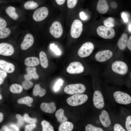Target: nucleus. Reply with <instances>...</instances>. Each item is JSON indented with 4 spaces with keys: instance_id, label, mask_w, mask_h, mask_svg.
I'll list each match as a JSON object with an SVG mask.
<instances>
[{
    "instance_id": "obj_12",
    "label": "nucleus",
    "mask_w": 131,
    "mask_h": 131,
    "mask_svg": "<svg viewBox=\"0 0 131 131\" xmlns=\"http://www.w3.org/2000/svg\"><path fill=\"white\" fill-rule=\"evenodd\" d=\"M93 102L95 106L98 109L103 108L104 106V102L103 96L99 90H96L94 93Z\"/></svg>"
},
{
    "instance_id": "obj_49",
    "label": "nucleus",
    "mask_w": 131,
    "mask_h": 131,
    "mask_svg": "<svg viewBox=\"0 0 131 131\" xmlns=\"http://www.w3.org/2000/svg\"><path fill=\"white\" fill-rule=\"evenodd\" d=\"M24 77L25 80H30L32 78V76L28 74H25L24 75Z\"/></svg>"
},
{
    "instance_id": "obj_18",
    "label": "nucleus",
    "mask_w": 131,
    "mask_h": 131,
    "mask_svg": "<svg viewBox=\"0 0 131 131\" xmlns=\"http://www.w3.org/2000/svg\"><path fill=\"white\" fill-rule=\"evenodd\" d=\"M109 6L106 0H99L97 4V9L98 12L102 14L106 13L108 11Z\"/></svg>"
},
{
    "instance_id": "obj_32",
    "label": "nucleus",
    "mask_w": 131,
    "mask_h": 131,
    "mask_svg": "<svg viewBox=\"0 0 131 131\" xmlns=\"http://www.w3.org/2000/svg\"><path fill=\"white\" fill-rule=\"evenodd\" d=\"M115 19L114 18L110 17L104 21V24L105 26L112 27L115 26Z\"/></svg>"
},
{
    "instance_id": "obj_35",
    "label": "nucleus",
    "mask_w": 131,
    "mask_h": 131,
    "mask_svg": "<svg viewBox=\"0 0 131 131\" xmlns=\"http://www.w3.org/2000/svg\"><path fill=\"white\" fill-rule=\"evenodd\" d=\"M23 117L25 121L27 123L33 124L37 122L36 119L31 118L27 114H25Z\"/></svg>"
},
{
    "instance_id": "obj_11",
    "label": "nucleus",
    "mask_w": 131,
    "mask_h": 131,
    "mask_svg": "<svg viewBox=\"0 0 131 131\" xmlns=\"http://www.w3.org/2000/svg\"><path fill=\"white\" fill-rule=\"evenodd\" d=\"M113 53L109 50L100 51L97 52L95 56L96 60L98 62H103L109 60L112 57Z\"/></svg>"
},
{
    "instance_id": "obj_13",
    "label": "nucleus",
    "mask_w": 131,
    "mask_h": 131,
    "mask_svg": "<svg viewBox=\"0 0 131 131\" xmlns=\"http://www.w3.org/2000/svg\"><path fill=\"white\" fill-rule=\"evenodd\" d=\"M14 49L11 44L6 43H0V55L5 56H9L13 54Z\"/></svg>"
},
{
    "instance_id": "obj_26",
    "label": "nucleus",
    "mask_w": 131,
    "mask_h": 131,
    "mask_svg": "<svg viewBox=\"0 0 131 131\" xmlns=\"http://www.w3.org/2000/svg\"><path fill=\"white\" fill-rule=\"evenodd\" d=\"M36 70V68L34 66H28L26 68L27 74L30 75L32 78L35 80L38 79L39 77Z\"/></svg>"
},
{
    "instance_id": "obj_38",
    "label": "nucleus",
    "mask_w": 131,
    "mask_h": 131,
    "mask_svg": "<svg viewBox=\"0 0 131 131\" xmlns=\"http://www.w3.org/2000/svg\"><path fill=\"white\" fill-rule=\"evenodd\" d=\"M50 48L53 51L55 54L58 55H60L61 54V52L58 48L57 46L54 43L50 44Z\"/></svg>"
},
{
    "instance_id": "obj_23",
    "label": "nucleus",
    "mask_w": 131,
    "mask_h": 131,
    "mask_svg": "<svg viewBox=\"0 0 131 131\" xmlns=\"http://www.w3.org/2000/svg\"><path fill=\"white\" fill-rule=\"evenodd\" d=\"M55 116L57 121L60 123H62L67 120V118L64 115V111L63 109L58 110L55 113Z\"/></svg>"
},
{
    "instance_id": "obj_43",
    "label": "nucleus",
    "mask_w": 131,
    "mask_h": 131,
    "mask_svg": "<svg viewBox=\"0 0 131 131\" xmlns=\"http://www.w3.org/2000/svg\"><path fill=\"white\" fill-rule=\"evenodd\" d=\"M36 126V124L35 123L31 124L25 126V131H32Z\"/></svg>"
},
{
    "instance_id": "obj_15",
    "label": "nucleus",
    "mask_w": 131,
    "mask_h": 131,
    "mask_svg": "<svg viewBox=\"0 0 131 131\" xmlns=\"http://www.w3.org/2000/svg\"><path fill=\"white\" fill-rule=\"evenodd\" d=\"M100 121L102 125L105 127H109L111 124V122L109 114L105 110H102L101 114L99 116Z\"/></svg>"
},
{
    "instance_id": "obj_25",
    "label": "nucleus",
    "mask_w": 131,
    "mask_h": 131,
    "mask_svg": "<svg viewBox=\"0 0 131 131\" xmlns=\"http://www.w3.org/2000/svg\"><path fill=\"white\" fill-rule=\"evenodd\" d=\"M16 8L13 7L9 6L6 9L7 14L11 18L16 20L18 18V14L16 12Z\"/></svg>"
},
{
    "instance_id": "obj_42",
    "label": "nucleus",
    "mask_w": 131,
    "mask_h": 131,
    "mask_svg": "<svg viewBox=\"0 0 131 131\" xmlns=\"http://www.w3.org/2000/svg\"><path fill=\"white\" fill-rule=\"evenodd\" d=\"M114 131H125L122 127L119 124H116L114 126Z\"/></svg>"
},
{
    "instance_id": "obj_27",
    "label": "nucleus",
    "mask_w": 131,
    "mask_h": 131,
    "mask_svg": "<svg viewBox=\"0 0 131 131\" xmlns=\"http://www.w3.org/2000/svg\"><path fill=\"white\" fill-rule=\"evenodd\" d=\"M39 6L38 3L33 0L27 1L24 4V7L26 9L33 10L37 8Z\"/></svg>"
},
{
    "instance_id": "obj_9",
    "label": "nucleus",
    "mask_w": 131,
    "mask_h": 131,
    "mask_svg": "<svg viewBox=\"0 0 131 131\" xmlns=\"http://www.w3.org/2000/svg\"><path fill=\"white\" fill-rule=\"evenodd\" d=\"M49 31L50 34L54 38H60L63 32L61 24L58 21L54 22L49 28Z\"/></svg>"
},
{
    "instance_id": "obj_55",
    "label": "nucleus",
    "mask_w": 131,
    "mask_h": 131,
    "mask_svg": "<svg viewBox=\"0 0 131 131\" xmlns=\"http://www.w3.org/2000/svg\"><path fill=\"white\" fill-rule=\"evenodd\" d=\"M2 98V96L0 94V100Z\"/></svg>"
},
{
    "instance_id": "obj_21",
    "label": "nucleus",
    "mask_w": 131,
    "mask_h": 131,
    "mask_svg": "<svg viewBox=\"0 0 131 131\" xmlns=\"http://www.w3.org/2000/svg\"><path fill=\"white\" fill-rule=\"evenodd\" d=\"M40 64L44 68H46L49 65L48 60L46 53L43 51H41L39 54Z\"/></svg>"
},
{
    "instance_id": "obj_3",
    "label": "nucleus",
    "mask_w": 131,
    "mask_h": 131,
    "mask_svg": "<svg viewBox=\"0 0 131 131\" xmlns=\"http://www.w3.org/2000/svg\"><path fill=\"white\" fill-rule=\"evenodd\" d=\"M85 86L81 83L72 84L68 85L64 89L66 93L71 95L83 93L86 90Z\"/></svg>"
},
{
    "instance_id": "obj_7",
    "label": "nucleus",
    "mask_w": 131,
    "mask_h": 131,
    "mask_svg": "<svg viewBox=\"0 0 131 131\" xmlns=\"http://www.w3.org/2000/svg\"><path fill=\"white\" fill-rule=\"evenodd\" d=\"M113 96L116 101L118 103L127 105L131 102V97L127 94L120 91L115 92Z\"/></svg>"
},
{
    "instance_id": "obj_46",
    "label": "nucleus",
    "mask_w": 131,
    "mask_h": 131,
    "mask_svg": "<svg viewBox=\"0 0 131 131\" xmlns=\"http://www.w3.org/2000/svg\"><path fill=\"white\" fill-rule=\"evenodd\" d=\"M79 16L81 19L85 20L87 18V16L84 12L83 11H81L79 13Z\"/></svg>"
},
{
    "instance_id": "obj_31",
    "label": "nucleus",
    "mask_w": 131,
    "mask_h": 131,
    "mask_svg": "<svg viewBox=\"0 0 131 131\" xmlns=\"http://www.w3.org/2000/svg\"><path fill=\"white\" fill-rule=\"evenodd\" d=\"M10 31L8 28H5L0 29V39L7 37L10 34Z\"/></svg>"
},
{
    "instance_id": "obj_6",
    "label": "nucleus",
    "mask_w": 131,
    "mask_h": 131,
    "mask_svg": "<svg viewBox=\"0 0 131 131\" xmlns=\"http://www.w3.org/2000/svg\"><path fill=\"white\" fill-rule=\"evenodd\" d=\"M83 29V25L81 21L78 19L74 20L71 27V36L74 38H78L81 34Z\"/></svg>"
},
{
    "instance_id": "obj_50",
    "label": "nucleus",
    "mask_w": 131,
    "mask_h": 131,
    "mask_svg": "<svg viewBox=\"0 0 131 131\" xmlns=\"http://www.w3.org/2000/svg\"><path fill=\"white\" fill-rule=\"evenodd\" d=\"M9 126L12 128L15 131H19V129L18 127L16 125L14 124H11Z\"/></svg>"
},
{
    "instance_id": "obj_36",
    "label": "nucleus",
    "mask_w": 131,
    "mask_h": 131,
    "mask_svg": "<svg viewBox=\"0 0 131 131\" xmlns=\"http://www.w3.org/2000/svg\"><path fill=\"white\" fill-rule=\"evenodd\" d=\"M78 0H66L67 7L70 9L74 8L78 3Z\"/></svg>"
},
{
    "instance_id": "obj_8",
    "label": "nucleus",
    "mask_w": 131,
    "mask_h": 131,
    "mask_svg": "<svg viewBox=\"0 0 131 131\" xmlns=\"http://www.w3.org/2000/svg\"><path fill=\"white\" fill-rule=\"evenodd\" d=\"M66 70L67 73L70 74H80L84 72V68L80 62L75 61L71 63L67 68Z\"/></svg>"
},
{
    "instance_id": "obj_14",
    "label": "nucleus",
    "mask_w": 131,
    "mask_h": 131,
    "mask_svg": "<svg viewBox=\"0 0 131 131\" xmlns=\"http://www.w3.org/2000/svg\"><path fill=\"white\" fill-rule=\"evenodd\" d=\"M34 42V39L32 35L29 33L26 34L21 45V48L23 50H25L31 47Z\"/></svg>"
},
{
    "instance_id": "obj_45",
    "label": "nucleus",
    "mask_w": 131,
    "mask_h": 131,
    "mask_svg": "<svg viewBox=\"0 0 131 131\" xmlns=\"http://www.w3.org/2000/svg\"><path fill=\"white\" fill-rule=\"evenodd\" d=\"M121 17L123 21L125 23H127L128 21V19L127 14L124 12H123L121 14Z\"/></svg>"
},
{
    "instance_id": "obj_22",
    "label": "nucleus",
    "mask_w": 131,
    "mask_h": 131,
    "mask_svg": "<svg viewBox=\"0 0 131 131\" xmlns=\"http://www.w3.org/2000/svg\"><path fill=\"white\" fill-rule=\"evenodd\" d=\"M46 93V90L41 88L39 84H36L33 88V94L35 96L39 95L40 97L44 96Z\"/></svg>"
},
{
    "instance_id": "obj_1",
    "label": "nucleus",
    "mask_w": 131,
    "mask_h": 131,
    "mask_svg": "<svg viewBox=\"0 0 131 131\" xmlns=\"http://www.w3.org/2000/svg\"><path fill=\"white\" fill-rule=\"evenodd\" d=\"M88 98L87 95L86 94H77L68 98L66 101L69 105L76 106L83 104L87 101Z\"/></svg>"
},
{
    "instance_id": "obj_30",
    "label": "nucleus",
    "mask_w": 131,
    "mask_h": 131,
    "mask_svg": "<svg viewBox=\"0 0 131 131\" xmlns=\"http://www.w3.org/2000/svg\"><path fill=\"white\" fill-rule=\"evenodd\" d=\"M43 131H54V129L53 126L50 123L47 121L44 120L41 123Z\"/></svg>"
},
{
    "instance_id": "obj_47",
    "label": "nucleus",
    "mask_w": 131,
    "mask_h": 131,
    "mask_svg": "<svg viewBox=\"0 0 131 131\" xmlns=\"http://www.w3.org/2000/svg\"><path fill=\"white\" fill-rule=\"evenodd\" d=\"M56 3L58 5L61 6L65 3L66 0H54Z\"/></svg>"
},
{
    "instance_id": "obj_24",
    "label": "nucleus",
    "mask_w": 131,
    "mask_h": 131,
    "mask_svg": "<svg viewBox=\"0 0 131 131\" xmlns=\"http://www.w3.org/2000/svg\"><path fill=\"white\" fill-rule=\"evenodd\" d=\"M73 125L72 123L66 121L62 123L60 125L58 131H71L73 129Z\"/></svg>"
},
{
    "instance_id": "obj_52",
    "label": "nucleus",
    "mask_w": 131,
    "mask_h": 131,
    "mask_svg": "<svg viewBox=\"0 0 131 131\" xmlns=\"http://www.w3.org/2000/svg\"><path fill=\"white\" fill-rule=\"evenodd\" d=\"M111 6L113 8H115L117 7V5L116 2L114 1H113L111 3Z\"/></svg>"
},
{
    "instance_id": "obj_40",
    "label": "nucleus",
    "mask_w": 131,
    "mask_h": 131,
    "mask_svg": "<svg viewBox=\"0 0 131 131\" xmlns=\"http://www.w3.org/2000/svg\"><path fill=\"white\" fill-rule=\"evenodd\" d=\"M7 76V73L6 72L0 69V85L3 82Z\"/></svg>"
},
{
    "instance_id": "obj_10",
    "label": "nucleus",
    "mask_w": 131,
    "mask_h": 131,
    "mask_svg": "<svg viewBox=\"0 0 131 131\" xmlns=\"http://www.w3.org/2000/svg\"><path fill=\"white\" fill-rule=\"evenodd\" d=\"M49 14L48 9L45 7H40L36 10L33 16V20L37 22L42 21L46 18Z\"/></svg>"
},
{
    "instance_id": "obj_4",
    "label": "nucleus",
    "mask_w": 131,
    "mask_h": 131,
    "mask_svg": "<svg viewBox=\"0 0 131 131\" xmlns=\"http://www.w3.org/2000/svg\"><path fill=\"white\" fill-rule=\"evenodd\" d=\"M94 48V45L92 42H86L83 44L79 49L78 55L82 58L87 57L92 53Z\"/></svg>"
},
{
    "instance_id": "obj_51",
    "label": "nucleus",
    "mask_w": 131,
    "mask_h": 131,
    "mask_svg": "<svg viewBox=\"0 0 131 131\" xmlns=\"http://www.w3.org/2000/svg\"><path fill=\"white\" fill-rule=\"evenodd\" d=\"M1 129L2 131H12V130L10 129L7 125L3 126L1 128Z\"/></svg>"
},
{
    "instance_id": "obj_33",
    "label": "nucleus",
    "mask_w": 131,
    "mask_h": 131,
    "mask_svg": "<svg viewBox=\"0 0 131 131\" xmlns=\"http://www.w3.org/2000/svg\"><path fill=\"white\" fill-rule=\"evenodd\" d=\"M86 131H103V130L100 128L96 127L90 124L87 125L85 127Z\"/></svg>"
},
{
    "instance_id": "obj_2",
    "label": "nucleus",
    "mask_w": 131,
    "mask_h": 131,
    "mask_svg": "<svg viewBox=\"0 0 131 131\" xmlns=\"http://www.w3.org/2000/svg\"><path fill=\"white\" fill-rule=\"evenodd\" d=\"M97 32L101 37L106 39H110L114 37L115 32L112 28L105 26L101 25L97 28Z\"/></svg>"
},
{
    "instance_id": "obj_54",
    "label": "nucleus",
    "mask_w": 131,
    "mask_h": 131,
    "mask_svg": "<svg viewBox=\"0 0 131 131\" xmlns=\"http://www.w3.org/2000/svg\"><path fill=\"white\" fill-rule=\"evenodd\" d=\"M129 30L130 32H131V24L130 23L129 26L128 27Z\"/></svg>"
},
{
    "instance_id": "obj_28",
    "label": "nucleus",
    "mask_w": 131,
    "mask_h": 131,
    "mask_svg": "<svg viewBox=\"0 0 131 131\" xmlns=\"http://www.w3.org/2000/svg\"><path fill=\"white\" fill-rule=\"evenodd\" d=\"M33 101V99L29 97H26L21 98L18 99L17 103L20 104H25L29 107H31L32 105L31 104Z\"/></svg>"
},
{
    "instance_id": "obj_39",
    "label": "nucleus",
    "mask_w": 131,
    "mask_h": 131,
    "mask_svg": "<svg viewBox=\"0 0 131 131\" xmlns=\"http://www.w3.org/2000/svg\"><path fill=\"white\" fill-rule=\"evenodd\" d=\"M126 128L128 131H131V116H128L125 122Z\"/></svg>"
},
{
    "instance_id": "obj_44",
    "label": "nucleus",
    "mask_w": 131,
    "mask_h": 131,
    "mask_svg": "<svg viewBox=\"0 0 131 131\" xmlns=\"http://www.w3.org/2000/svg\"><path fill=\"white\" fill-rule=\"evenodd\" d=\"M7 24L5 20L0 17V29L6 27Z\"/></svg>"
},
{
    "instance_id": "obj_5",
    "label": "nucleus",
    "mask_w": 131,
    "mask_h": 131,
    "mask_svg": "<svg viewBox=\"0 0 131 131\" xmlns=\"http://www.w3.org/2000/svg\"><path fill=\"white\" fill-rule=\"evenodd\" d=\"M111 68L115 73L121 75H125L128 72V68L124 62L119 60L114 61L111 65Z\"/></svg>"
},
{
    "instance_id": "obj_41",
    "label": "nucleus",
    "mask_w": 131,
    "mask_h": 131,
    "mask_svg": "<svg viewBox=\"0 0 131 131\" xmlns=\"http://www.w3.org/2000/svg\"><path fill=\"white\" fill-rule=\"evenodd\" d=\"M63 82V81L61 79H59L56 82L54 87V90L55 91L58 90L60 86L62 85Z\"/></svg>"
},
{
    "instance_id": "obj_37",
    "label": "nucleus",
    "mask_w": 131,
    "mask_h": 131,
    "mask_svg": "<svg viewBox=\"0 0 131 131\" xmlns=\"http://www.w3.org/2000/svg\"><path fill=\"white\" fill-rule=\"evenodd\" d=\"M16 117L17 119V125L19 127L22 126L25 122L23 117L19 114H17L16 115Z\"/></svg>"
},
{
    "instance_id": "obj_17",
    "label": "nucleus",
    "mask_w": 131,
    "mask_h": 131,
    "mask_svg": "<svg viewBox=\"0 0 131 131\" xmlns=\"http://www.w3.org/2000/svg\"><path fill=\"white\" fill-rule=\"evenodd\" d=\"M0 68L8 73L13 72L15 70L14 65L3 60H0Z\"/></svg>"
},
{
    "instance_id": "obj_53",
    "label": "nucleus",
    "mask_w": 131,
    "mask_h": 131,
    "mask_svg": "<svg viewBox=\"0 0 131 131\" xmlns=\"http://www.w3.org/2000/svg\"><path fill=\"white\" fill-rule=\"evenodd\" d=\"M3 118V114L0 112V123L2 121Z\"/></svg>"
},
{
    "instance_id": "obj_20",
    "label": "nucleus",
    "mask_w": 131,
    "mask_h": 131,
    "mask_svg": "<svg viewBox=\"0 0 131 131\" xmlns=\"http://www.w3.org/2000/svg\"><path fill=\"white\" fill-rule=\"evenodd\" d=\"M25 64L28 66H35L38 65L40 63L39 59L35 57H30L26 58L24 61Z\"/></svg>"
},
{
    "instance_id": "obj_56",
    "label": "nucleus",
    "mask_w": 131,
    "mask_h": 131,
    "mask_svg": "<svg viewBox=\"0 0 131 131\" xmlns=\"http://www.w3.org/2000/svg\"><path fill=\"white\" fill-rule=\"evenodd\" d=\"M0 131H1V130H0Z\"/></svg>"
},
{
    "instance_id": "obj_29",
    "label": "nucleus",
    "mask_w": 131,
    "mask_h": 131,
    "mask_svg": "<svg viewBox=\"0 0 131 131\" xmlns=\"http://www.w3.org/2000/svg\"><path fill=\"white\" fill-rule=\"evenodd\" d=\"M10 91L14 93H20L23 90V87L19 84H12L10 87Z\"/></svg>"
},
{
    "instance_id": "obj_16",
    "label": "nucleus",
    "mask_w": 131,
    "mask_h": 131,
    "mask_svg": "<svg viewBox=\"0 0 131 131\" xmlns=\"http://www.w3.org/2000/svg\"><path fill=\"white\" fill-rule=\"evenodd\" d=\"M40 107L42 111L50 114L54 113L56 109L55 104L53 102L49 103H42L41 104Z\"/></svg>"
},
{
    "instance_id": "obj_19",
    "label": "nucleus",
    "mask_w": 131,
    "mask_h": 131,
    "mask_svg": "<svg viewBox=\"0 0 131 131\" xmlns=\"http://www.w3.org/2000/svg\"><path fill=\"white\" fill-rule=\"evenodd\" d=\"M128 40V36L126 33H123L118 40L117 45L119 48L121 50L125 49Z\"/></svg>"
},
{
    "instance_id": "obj_34",
    "label": "nucleus",
    "mask_w": 131,
    "mask_h": 131,
    "mask_svg": "<svg viewBox=\"0 0 131 131\" xmlns=\"http://www.w3.org/2000/svg\"><path fill=\"white\" fill-rule=\"evenodd\" d=\"M33 85V83L30 80H25L22 83V87L25 90H28L32 88Z\"/></svg>"
},
{
    "instance_id": "obj_48",
    "label": "nucleus",
    "mask_w": 131,
    "mask_h": 131,
    "mask_svg": "<svg viewBox=\"0 0 131 131\" xmlns=\"http://www.w3.org/2000/svg\"><path fill=\"white\" fill-rule=\"evenodd\" d=\"M127 46L129 50H131V36H130L128 41Z\"/></svg>"
}]
</instances>
